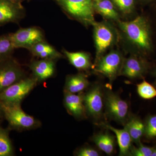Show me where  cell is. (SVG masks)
I'll return each mask as SVG.
<instances>
[{"instance_id":"obj_5","label":"cell","mask_w":156,"mask_h":156,"mask_svg":"<svg viewBox=\"0 0 156 156\" xmlns=\"http://www.w3.org/2000/svg\"><path fill=\"white\" fill-rule=\"evenodd\" d=\"M124 58L118 51H111L95 63V71L106 77L112 83L121 75Z\"/></svg>"},{"instance_id":"obj_23","label":"cell","mask_w":156,"mask_h":156,"mask_svg":"<svg viewBox=\"0 0 156 156\" xmlns=\"http://www.w3.org/2000/svg\"><path fill=\"white\" fill-rule=\"evenodd\" d=\"M14 150L8 130L0 126V156L13 155Z\"/></svg>"},{"instance_id":"obj_1","label":"cell","mask_w":156,"mask_h":156,"mask_svg":"<svg viewBox=\"0 0 156 156\" xmlns=\"http://www.w3.org/2000/svg\"><path fill=\"white\" fill-rule=\"evenodd\" d=\"M119 26L128 40L143 53L152 49L150 27L145 17L138 16L130 21H119Z\"/></svg>"},{"instance_id":"obj_27","label":"cell","mask_w":156,"mask_h":156,"mask_svg":"<svg viewBox=\"0 0 156 156\" xmlns=\"http://www.w3.org/2000/svg\"><path fill=\"white\" fill-rule=\"evenodd\" d=\"M138 147L132 146L129 155L134 156H151L154 148L149 147L143 145L141 142L137 144Z\"/></svg>"},{"instance_id":"obj_15","label":"cell","mask_w":156,"mask_h":156,"mask_svg":"<svg viewBox=\"0 0 156 156\" xmlns=\"http://www.w3.org/2000/svg\"><path fill=\"white\" fill-rule=\"evenodd\" d=\"M101 123L103 127L112 131L115 135L119 147V155H129L133 141L128 131L125 128L123 129H117L108 124Z\"/></svg>"},{"instance_id":"obj_8","label":"cell","mask_w":156,"mask_h":156,"mask_svg":"<svg viewBox=\"0 0 156 156\" xmlns=\"http://www.w3.org/2000/svg\"><path fill=\"white\" fill-rule=\"evenodd\" d=\"M2 105L4 116L11 128L17 129H29L38 126V121L24 112L20 108V105Z\"/></svg>"},{"instance_id":"obj_3","label":"cell","mask_w":156,"mask_h":156,"mask_svg":"<svg viewBox=\"0 0 156 156\" xmlns=\"http://www.w3.org/2000/svg\"><path fill=\"white\" fill-rule=\"evenodd\" d=\"M107 89L104 92L105 116L124 126L130 116L129 105L110 88Z\"/></svg>"},{"instance_id":"obj_4","label":"cell","mask_w":156,"mask_h":156,"mask_svg":"<svg viewBox=\"0 0 156 156\" xmlns=\"http://www.w3.org/2000/svg\"><path fill=\"white\" fill-rule=\"evenodd\" d=\"M34 78H24L0 92V103L5 106L20 105L23 100L36 85Z\"/></svg>"},{"instance_id":"obj_18","label":"cell","mask_w":156,"mask_h":156,"mask_svg":"<svg viewBox=\"0 0 156 156\" xmlns=\"http://www.w3.org/2000/svg\"><path fill=\"white\" fill-rule=\"evenodd\" d=\"M70 63L80 70H87L92 67L91 57L89 53L84 52H71L62 50Z\"/></svg>"},{"instance_id":"obj_34","label":"cell","mask_w":156,"mask_h":156,"mask_svg":"<svg viewBox=\"0 0 156 156\" xmlns=\"http://www.w3.org/2000/svg\"><path fill=\"white\" fill-rule=\"evenodd\" d=\"M143 1H150V0H143Z\"/></svg>"},{"instance_id":"obj_13","label":"cell","mask_w":156,"mask_h":156,"mask_svg":"<svg viewBox=\"0 0 156 156\" xmlns=\"http://www.w3.org/2000/svg\"><path fill=\"white\" fill-rule=\"evenodd\" d=\"M64 103L66 108L73 116L78 119L86 116L84 104V94H74L64 91Z\"/></svg>"},{"instance_id":"obj_14","label":"cell","mask_w":156,"mask_h":156,"mask_svg":"<svg viewBox=\"0 0 156 156\" xmlns=\"http://www.w3.org/2000/svg\"><path fill=\"white\" fill-rule=\"evenodd\" d=\"M30 67L32 71L33 77L37 82L45 80L53 76L55 73V60L42 59L35 60L30 63Z\"/></svg>"},{"instance_id":"obj_12","label":"cell","mask_w":156,"mask_h":156,"mask_svg":"<svg viewBox=\"0 0 156 156\" xmlns=\"http://www.w3.org/2000/svg\"><path fill=\"white\" fill-rule=\"evenodd\" d=\"M24 13L22 5L9 0H0V26L9 23H18L24 17Z\"/></svg>"},{"instance_id":"obj_6","label":"cell","mask_w":156,"mask_h":156,"mask_svg":"<svg viewBox=\"0 0 156 156\" xmlns=\"http://www.w3.org/2000/svg\"><path fill=\"white\" fill-rule=\"evenodd\" d=\"M20 65L12 56L0 61V92L24 78Z\"/></svg>"},{"instance_id":"obj_17","label":"cell","mask_w":156,"mask_h":156,"mask_svg":"<svg viewBox=\"0 0 156 156\" xmlns=\"http://www.w3.org/2000/svg\"><path fill=\"white\" fill-rule=\"evenodd\" d=\"M29 50L34 56L42 59L56 60L63 57L61 53L45 41L37 43Z\"/></svg>"},{"instance_id":"obj_36","label":"cell","mask_w":156,"mask_h":156,"mask_svg":"<svg viewBox=\"0 0 156 156\" xmlns=\"http://www.w3.org/2000/svg\"><path fill=\"white\" fill-rule=\"evenodd\" d=\"M155 88H156V83H155Z\"/></svg>"},{"instance_id":"obj_2","label":"cell","mask_w":156,"mask_h":156,"mask_svg":"<svg viewBox=\"0 0 156 156\" xmlns=\"http://www.w3.org/2000/svg\"><path fill=\"white\" fill-rule=\"evenodd\" d=\"M62 9L68 15L86 25H94L93 0H58Z\"/></svg>"},{"instance_id":"obj_26","label":"cell","mask_w":156,"mask_h":156,"mask_svg":"<svg viewBox=\"0 0 156 156\" xmlns=\"http://www.w3.org/2000/svg\"><path fill=\"white\" fill-rule=\"evenodd\" d=\"M144 125L146 136L149 139L156 138V115L149 117Z\"/></svg>"},{"instance_id":"obj_31","label":"cell","mask_w":156,"mask_h":156,"mask_svg":"<svg viewBox=\"0 0 156 156\" xmlns=\"http://www.w3.org/2000/svg\"><path fill=\"white\" fill-rule=\"evenodd\" d=\"M151 156H156V149L154 148Z\"/></svg>"},{"instance_id":"obj_19","label":"cell","mask_w":156,"mask_h":156,"mask_svg":"<svg viewBox=\"0 0 156 156\" xmlns=\"http://www.w3.org/2000/svg\"><path fill=\"white\" fill-rule=\"evenodd\" d=\"M124 128L130 134L132 141L139 144L145 131V125L140 118L135 116H130Z\"/></svg>"},{"instance_id":"obj_16","label":"cell","mask_w":156,"mask_h":156,"mask_svg":"<svg viewBox=\"0 0 156 156\" xmlns=\"http://www.w3.org/2000/svg\"><path fill=\"white\" fill-rule=\"evenodd\" d=\"M89 86L87 76L83 73L69 75L66 77L65 91L77 94L83 92Z\"/></svg>"},{"instance_id":"obj_20","label":"cell","mask_w":156,"mask_h":156,"mask_svg":"<svg viewBox=\"0 0 156 156\" xmlns=\"http://www.w3.org/2000/svg\"><path fill=\"white\" fill-rule=\"evenodd\" d=\"M92 140L97 147L107 154L111 155L114 152L115 140L114 136L109 133H98L93 136Z\"/></svg>"},{"instance_id":"obj_25","label":"cell","mask_w":156,"mask_h":156,"mask_svg":"<svg viewBox=\"0 0 156 156\" xmlns=\"http://www.w3.org/2000/svg\"><path fill=\"white\" fill-rule=\"evenodd\" d=\"M115 7L125 14H128L133 11L135 0H111Z\"/></svg>"},{"instance_id":"obj_21","label":"cell","mask_w":156,"mask_h":156,"mask_svg":"<svg viewBox=\"0 0 156 156\" xmlns=\"http://www.w3.org/2000/svg\"><path fill=\"white\" fill-rule=\"evenodd\" d=\"M111 0H101L94 2L95 11L107 19L118 20L119 14Z\"/></svg>"},{"instance_id":"obj_10","label":"cell","mask_w":156,"mask_h":156,"mask_svg":"<svg viewBox=\"0 0 156 156\" xmlns=\"http://www.w3.org/2000/svg\"><path fill=\"white\" fill-rule=\"evenodd\" d=\"M11 35L15 49L24 48L29 50L37 43L45 41L41 30L36 27L20 28Z\"/></svg>"},{"instance_id":"obj_22","label":"cell","mask_w":156,"mask_h":156,"mask_svg":"<svg viewBox=\"0 0 156 156\" xmlns=\"http://www.w3.org/2000/svg\"><path fill=\"white\" fill-rule=\"evenodd\" d=\"M15 49L11 34L0 36V61L12 56Z\"/></svg>"},{"instance_id":"obj_30","label":"cell","mask_w":156,"mask_h":156,"mask_svg":"<svg viewBox=\"0 0 156 156\" xmlns=\"http://www.w3.org/2000/svg\"><path fill=\"white\" fill-rule=\"evenodd\" d=\"M9 1H11L12 2L15 3V4L21 5V0H9Z\"/></svg>"},{"instance_id":"obj_32","label":"cell","mask_w":156,"mask_h":156,"mask_svg":"<svg viewBox=\"0 0 156 156\" xmlns=\"http://www.w3.org/2000/svg\"><path fill=\"white\" fill-rule=\"evenodd\" d=\"M93 1L94 2H99V1H101V0H93Z\"/></svg>"},{"instance_id":"obj_7","label":"cell","mask_w":156,"mask_h":156,"mask_svg":"<svg viewBox=\"0 0 156 156\" xmlns=\"http://www.w3.org/2000/svg\"><path fill=\"white\" fill-rule=\"evenodd\" d=\"M84 104L86 112L96 120L100 119L103 115L104 91L100 85H94L84 94Z\"/></svg>"},{"instance_id":"obj_28","label":"cell","mask_w":156,"mask_h":156,"mask_svg":"<svg viewBox=\"0 0 156 156\" xmlns=\"http://www.w3.org/2000/svg\"><path fill=\"white\" fill-rule=\"evenodd\" d=\"M79 156H98L99 153L95 149L91 147H83L80 149L76 153Z\"/></svg>"},{"instance_id":"obj_9","label":"cell","mask_w":156,"mask_h":156,"mask_svg":"<svg viewBox=\"0 0 156 156\" xmlns=\"http://www.w3.org/2000/svg\"><path fill=\"white\" fill-rule=\"evenodd\" d=\"M94 36L95 48V63L103 56V53L115 41L114 31L105 23H96L94 25Z\"/></svg>"},{"instance_id":"obj_24","label":"cell","mask_w":156,"mask_h":156,"mask_svg":"<svg viewBox=\"0 0 156 156\" xmlns=\"http://www.w3.org/2000/svg\"><path fill=\"white\" fill-rule=\"evenodd\" d=\"M137 92L141 98L151 99L156 96V88L145 80L137 85Z\"/></svg>"},{"instance_id":"obj_35","label":"cell","mask_w":156,"mask_h":156,"mask_svg":"<svg viewBox=\"0 0 156 156\" xmlns=\"http://www.w3.org/2000/svg\"><path fill=\"white\" fill-rule=\"evenodd\" d=\"M28 1H31V0H28ZM56 1H58V0H56Z\"/></svg>"},{"instance_id":"obj_11","label":"cell","mask_w":156,"mask_h":156,"mask_svg":"<svg viewBox=\"0 0 156 156\" xmlns=\"http://www.w3.org/2000/svg\"><path fill=\"white\" fill-rule=\"evenodd\" d=\"M148 65L142 57L132 55L124 59L121 75L130 79L142 78L147 72Z\"/></svg>"},{"instance_id":"obj_29","label":"cell","mask_w":156,"mask_h":156,"mask_svg":"<svg viewBox=\"0 0 156 156\" xmlns=\"http://www.w3.org/2000/svg\"><path fill=\"white\" fill-rule=\"evenodd\" d=\"M2 116H4V111H3L2 105V104L0 103V119Z\"/></svg>"},{"instance_id":"obj_33","label":"cell","mask_w":156,"mask_h":156,"mask_svg":"<svg viewBox=\"0 0 156 156\" xmlns=\"http://www.w3.org/2000/svg\"><path fill=\"white\" fill-rule=\"evenodd\" d=\"M154 75L155 76L156 78V69L155 70L154 73Z\"/></svg>"}]
</instances>
